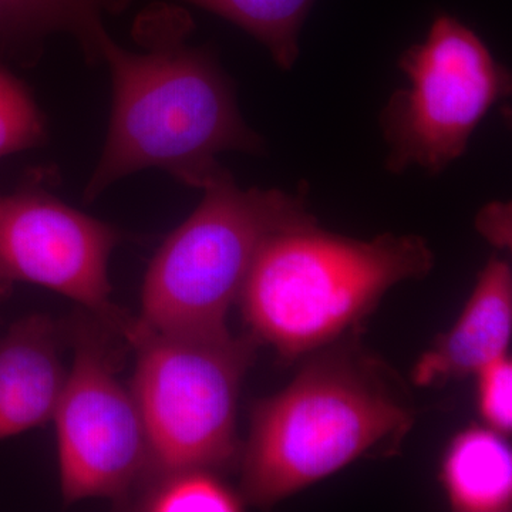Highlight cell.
<instances>
[{"instance_id": "1", "label": "cell", "mask_w": 512, "mask_h": 512, "mask_svg": "<svg viewBox=\"0 0 512 512\" xmlns=\"http://www.w3.org/2000/svg\"><path fill=\"white\" fill-rule=\"evenodd\" d=\"M194 22L184 9L156 2L136 22L141 52L97 40L109 66L113 109L99 164L84 190L96 200L107 188L147 168H158L187 187H205L227 173L225 151L261 154L264 138L242 119L234 84L205 49L187 45Z\"/></svg>"}, {"instance_id": "2", "label": "cell", "mask_w": 512, "mask_h": 512, "mask_svg": "<svg viewBox=\"0 0 512 512\" xmlns=\"http://www.w3.org/2000/svg\"><path fill=\"white\" fill-rule=\"evenodd\" d=\"M412 424V407L380 365L346 348L323 353L285 390L255 404L242 498L278 503L357 458L396 450Z\"/></svg>"}, {"instance_id": "3", "label": "cell", "mask_w": 512, "mask_h": 512, "mask_svg": "<svg viewBox=\"0 0 512 512\" xmlns=\"http://www.w3.org/2000/svg\"><path fill=\"white\" fill-rule=\"evenodd\" d=\"M433 265L419 235L357 241L313 221L265 242L238 302L252 338L293 359L338 339L390 288L424 278Z\"/></svg>"}, {"instance_id": "4", "label": "cell", "mask_w": 512, "mask_h": 512, "mask_svg": "<svg viewBox=\"0 0 512 512\" xmlns=\"http://www.w3.org/2000/svg\"><path fill=\"white\" fill-rule=\"evenodd\" d=\"M204 198L148 265L137 325L191 335L227 329L256 256L272 235L315 221L299 195L242 190L232 174L205 187Z\"/></svg>"}, {"instance_id": "5", "label": "cell", "mask_w": 512, "mask_h": 512, "mask_svg": "<svg viewBox=\"0 0 512 512\" xmlns=\"http://www.w3.org/2000/svg\"><path fill=\"white\" fill-rule=\"evenodd\" d=\"M133 390L146 429L150 481L180 470H224L237 461L239 392L256 340L217 333H157L134 319ZM141 488V490H143Z\"/></svg>"}, {"instance_id": "6", "label": "cell", "mask_w": 512, "mask_h": 512, "mask_svg": "<svg viewBox=\"0 0 512 512\" xmlns=\"http://www.w3.org/2000/svg\"><path fill=\"white\" fill-rule=\"evenodd\" d=\"M399 67L410 87L393 93L380 116L389 147L384 165L393 174L446 170L466 153L488 110L511 93L510 73L476 32L451 16H437Z\"/></svg>"}, {"instance_id": "7", "label": "cell", "mask_w": 512, "mask_h": 512, "mask_svg": "<svg viewBox=\"0 0 512 512\" xmlns=\"http://www.w3.org/2000/svg\"><path fill=\"white\" fill-rule=\"evenodd\" d=\"M111 332L94 316L73 323V366L53 417L66 504L104 498L123 507L146 484V429L131 386L119 377Z\"/></svg>"}, {"instance_id": "8", "label": "cell", "mask_w": 512, "mask_h": 512, "mask_svg": "<svg viewBox=\"0 0 512 512\" xmlns=\"http://www.w3.org/2000/svg\"><path fill=\"white\" fill-rule=\"evenodd\" d=\"M55 173L29 171L0 194V298L16 284L42 286L82 305L124 338L134 318L111 302L109 259L123 232L57 198Z\"/></svg>"}, {"instance_id": "9", "label": "cell", "mask_w": 512, "mask_h": 512, "mask_svg": "<svg viewBox=\"0 0 512 512\" xmlns=\"http://www.w3.org/2000/svg\"><path fill=\"white\" fill-rule=\"evenodd\" d=\"M62 336L46 315H30L0 336V441L53 420L67 372Z\"/></svg>"}, {"instance_id": "10", "label": "cell", "mask_w": 512, "mask_h": 512, "mask_svg": "<svg viewBox=\"0 0 512 512\" xmlns=\"http://www.w3.org/2000/svg\"><path fill=\"white\" fill-rule=\"evenodd\" d=\"M512 330L510 264L493 258L454 328L441 335L414 367V383L431 386L473 375L507 355Z\"/></svg>"}, {"instance_id": "11", "label": "cell", "mask_w": 512, "mask_h": 512, "mask_svg": "<svg viewBox=\"0 0 512 512\" xmlns=\"http://www.w3.org/2000/svg\"><path fill=\"white\" fill-rule=\"evenodd\" d=\"M134 0H0V53L35 62L50 37L72 36L87 62H99L104 16L120 15Z\"/></svg>"}, {"instance_id": "12", "label": "cell", "mask_w": 512, "mask_h": 512, "mask_svg": "<svg viewBox=\"0 0 512 512\" xmlns=\"http://www.w3.org/2000/svg\"><path fill=\"white\" fill-rule=\"evenodd\" d=\"M441 480L454 510H510L512 454L504 434L490 427H468L448 447Z\"/></svg>"}, {"instance_id": "13", "label": "cell", "mask_w": 512, "mask_h": 512, "mask_svg": "<svg viewBox=\"0 0 512 512\" xmlns=\"http://www.w3.org/2000/svg\"><path fill=\"white\" fill-rule=\"evenodd\" d=\"M229 20L262 43L282 70L299 56V33L316 0H183Z\"/></svg>"}, {"instance_id": "14", "label": "cell", "mask_w": 512, "mask_h": 512, "mask_svg": "<svg viewBox=\"0 0 512 512\" xmlns=\"http://www.w3.org/2000/svg\"><path fill=\"white\" fill-rule=\"evenodd\" d=\"M138 510L151 512H235L244 510L245 500L215 471H174L150 481L137 497Z\"/></svg>"}, {"instance_id": "15", "label": "cell", "mask_w": 512, "mask_h": 512, "mask_svg": "<svg viewBox=\"0 0 512 512\" xmlns=\"http://www.w3.org/2000/svg\"><path fill=\"white\" fill-rule=\"evenodd\" d=\"M45 117L28 87L0 66V157L45 144Z\"/></svg>"}, {"instance_id": "16", "label": "cell", "mask_w": 512, "mask_h": 512, "mask_svg": "<svg viewBox=\"0 0 512 512\" xmlns=\"http://www.w3.org/2000/svg\"><path fill=\"white\" fill-rule=\"evenodd\" d=\"M478 407L487 427L507 436L512 429V362L504 355L478 370Z\"/></svg>"}, {"instance_id": "17", "label": "cell", "mask_w": 512, "mask_h": 512, "mask_svg": "<svg viewBox=\"0 0 512 512\" xmlns=\"http://www.w3.org/2000/svg\"><path fill=\"white\" fill-rule=\"evenodd\" d=\"M477 228L491 244L498 248H507L511 244V208L510 205H488L477 218Z\"/></svg>"}]
</instances>
